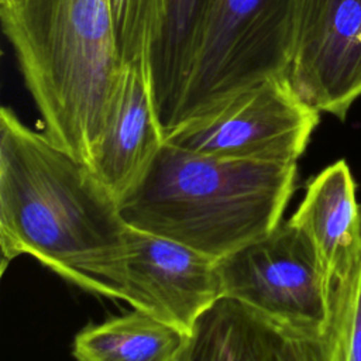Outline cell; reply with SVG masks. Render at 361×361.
Listing matches in <instances>:
<instances>
[{
  "instance_id": "8fae6325",
  "label": "cell",
  "mask_w": 361,
  "mask_h": 361,
  "mask_svg": "<svg viewBox=\"0 0 361 361\" xmlns=\"http://www.w3.org/2000/svg\"><path fill=\"white\" fill-rule=\"evenodd\" d=\"M210 1L166 0L164 28L151 55L152 102L164 134L175 127L200 48Z\"/></svg>"
},
{
  "instance_id": "2e32d148",
  "label": "cell",
  "mask_w": 361,
  "mask_h": 361,
  "mask_svg": "<svg viewBox=\"0 0 361 361\" xmlns=\"http://www.w3.org/2000/svg\"><path fill=\"white\" fill-rule=\"evenodd\" d=\"M271 361H333L327 336L303 337L275 330Z\"/></svg>"
},
{
  "instance_id": "5bb4252c",
  "label": "cell",
  "mask_w": 361,
  "mask_h": 361,
  "mask_svg": "<svg viewBox=\"0 0 361 361\" xmlns=\"http://www.w3.org/2000/svg\"><path fill=\"white\" fill-rule=\"evenodd\" d=\"M114 44L124 65L149 69L166 17V0H110Z\"/></svg>"
},
{
  "instance_id": "4fadbf2b",
  "label": "cell",
  "mask_w": 361,
  "mask_h": 361,
  "mask_svg": "<svg viewBox=\"0 0 361 361\" xmlns=\"http://www.w3.org/2000/svg\"><path fill=\"white\" fill-rule=\"evenodd\" d=\"M275 329L221 298L196 323L176 361H271Z\"/></svg>"
},
{
  "instance_id": "9a60e30c",
  "label": "cell",
  "mask_w": 361,
  "mask_h": 361,
  "mask_svg": "<svg viewBox=\"0 0 361 361\" xmlns=\"http://www.w3.org/2000/svg\"><path fill=\"white\" fill-rule=\"evenodd\" d=\"M326 336L333 361H361V264L351 278L333 288Z\"/></svg>"
},
{
  "instance_id": "7a4b0ae2",
  "label": "cell",
  "mask_w": 361,
  "mask_h": 361,
  "mask_svg": "<svg viewBox=\"0 0 361 361\" xmlns=\"http://www.w3.org/2000/svg\"><path fill=\"white\" fill-rule=\"evenodd\" d=\"M0 17L42 133L90 168L126 66L110 0H0Z\"/></svg>"
},
{
  "instance_id": "6da1fadb",
  "label": "cell",
  "mask_w": 361,
  "mask_h": 361,
  "mask_svg": "<svg viewBox=\"0 0 361 361\" xmlns=\"http://www.w3.org/2000/svg\"><path fill=\"white\" fill-rule=\"evenodd\" d=\"M128 228L117 199L86 164L1 107V274L28 255L66 282L116 299Z\"/></svg>"
},
{
  "instance_id": "9c48e42d",
  "label": "cell",
  "mask_w": 361,
  "mask_h": 361,
  "mask_svg": "<svg viewBox=\"0 0 361 361\" xmlns=\"http://www.w3.org/2000/svg\"><path fill=\"white\" fill-rule=\"evenodd\" d=\"M162 144L164 133L154 109L149 69L126 65L90 169L118 202L142 179Z\"/></svg>"
},
{
  "instance_id": "5b68a950",
  "label": "cell",
  "mask_w": 361,
  "mask_h": 361,
  "mask_svg": "<svg viewBox=\"0 0 361 361\" xmlns=\"http://www.w3.org/2000/svg\"><path fill=\"white\" fill-rule=\"evenodd\" d=\"M223 298L272 329L303 337L326 336L331 289L302 230L282 220L264 237L219 259Z\"/></svg>"
},
{
  "instance_id": "52a82bcc",
  "label": "cell",
  "mask_w": 361,
  "mask_h": 361,
  "mask_svg": "<svg viewBox=\"0 0 361 361\" xmlns=\"http://www.w3.org/2000/svg\"><path fill=\"white\" fill-rule=\"evenodd\" d=\"M223 298L219 259L130 227L116 299L189 336Z\"/></svg>"
},
{
  "instance_id": "8992f818",
  "label": "cell",
  "mask_w": 361,
  "mask_h": 361,
  "mask_svg": "<svg viewBox=\"0 0 361 361\" xmlns=\"http://www.w3.org/2000/svg\"><path fill=\"white\" fill-rule=\"evenodd\" d=\"M320 113L306 104L286 76L268 78L192 117L164 137V142L217 158L298 162Z\"/></svg>"
},
{
  "instance_id": "30bf717a",
  "label": "cell",
  "mask_w": 361,
  "mask_h": 361,
  "mask_svg": "<svg viewBox=\"0 0 361 361\" xmlns=\"http://www.w3.org/2000/svg\"><path fill=\"white\" fill-rule=\"evenodd\" d=\"M289 221L309 238L331 292L361 264V207L344 159L319 172Z\"/></svg>"
},
{
  "instance_id": "3957f363",
  "label": "cell",
  "mask_w": 361,
  "mask_h": 361,
  "mask_svg": "<svg viewBox=\"0 0 361 361\" xmlns=\"http://www.w3.org/2000/svg\"><path fill=\"white\" fill-rule=\"evenodd\" d=\"M296 173L298 162L217 158L164 142L118 207L130 227L221 259L283 220Z\"/></svg>"
},
{
  "instance_id": "7c38bea8",
  "label": "cell",
  "mask_w": 361,
  "mask_h": 361,
  "mask_svg": "<svg viewBox=\"0 0 361 361\" xmlns=\"http://www.w3.org/2000/svg\"><path fill=\"white\" fill-rule=\"evenodd\" d=\"M186 334L140 310L82 329L73 340L76 361H176Z\"/></svg>"
},
{
  "instance_id": "277c9868",
  "label": "cell",
  "mask_w": 361,
  "mask_h": 361,
  "mask_svg": "<svg viewBox=\"0 0 361 361\" xmlns=\"http://www.w3.org/2000/svg\"><path fill=\"white\" fill-rule=\"evenodd\" d=\"M295 14L296 0H212L175 127L268 78L286 76Z\"/></svg>"
},
{
  "instance_id": "ba28073f",
  "label": "cell",
  "mask_w": 361,
  "mask_h": 361,
  "mask_svg": "<svg viewBox=\"0 0 361 361\" xmlns=\"http://www.w3.org/2000/svg\"><path fill=\"white\" fill-rule=\"evenodd\" d=\"M286 78L306 104L345 120L361 96V0H296Z\"/></svg>"
}]
</instances>
